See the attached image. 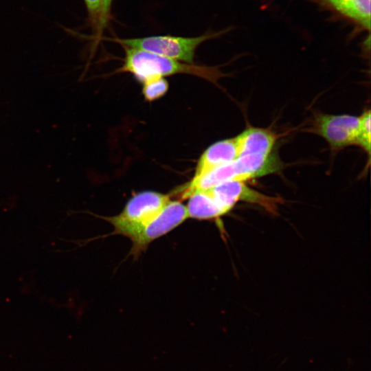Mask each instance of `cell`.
Masks as SVG:
<instances>
[{
    "instance_id": "cell-1",
    "label": "cell",
    "mask_w": 371,
    "mask_h": 371,
    "mask_svg": "<svg viewBox=\"0 0 371 371\" xmlns=\"http://www.w3.org/2000/svg\"><path fill=\"white\" fill-rule=\"evenodd\" d=\"M126 52L121 70L133 74L141 82L153 77H164L180 73L194 74L213 80L218 76L215 68L182 63L177 60L150 52L124 47Z\"/></svg>"
},
{
    "instance_id": "cell-2",
    "label": "cell",
    "mask_w": 371,
    "mask_h": 371,
    "mask_svg": "<svg viewBox=\"0 0 371 371\" xmlns=\"http://www.w3.org/2000/svg\"><path fill=\"white\" fill-rule=\"evenodd\" d=\"M170 197L169 194L153 191L141 192L128 201L119 214L101 218L113 225V234L131 239L161 211L170 200Z\"/></svg>"
},
{
    "instance_id": "cell-3",
    "label": "cell",
    "mask_w": 371,
    "mask_h": 371,
    "mask_svg": "<svg viewBox=\"0 0 371 371\" xmlns=\"http://www.w3.org/2000/svg\"><path fill=\"white\" fill-rule=\"evenodd\" d=\"M218 34L207 33L195 37L160 35L136 38H114L112 41L122 45L123 47L142 49L192 64L197 47L206 40Z\"/></svg>"
},
{
    "instance_id": "cell-4",
    "label": "cell",
    "mask_w": 371,
    "mask_h": 371,
    "mask_svg": "<svg viewBox=\"0 0 371 371\" xmlns=\"http://www.w3.org/2000/svg\"><path fill=\"white\" fill-rule=\"evenodd\" d=\"M188 218L186 205L179 201L170 200L154 218L131 238L130 254L137 258L151 242L168 234Z\"/></svg>"
},
{
    "instance_id": "cell-5",
    "label": "cell",
    "mask_w": 371,
    "mask_h": 371,
    "mask_svg": "<svg viewBox=\"0 0 371 371\" xmlns=\"http://www.w3.org/2000/svg\"><path fill=\"white\" fill-rule=\"evenodd\" d=\"M359 126V117L350 115H315L313 126L333 149H340L355 144Z\"/></svg>"
},
{
    "instance_id": "cell-6",
    "label": "cell",
    "mask_w": 371,
    "mask_h": 371,
    "mask_svg": "<svg viewBox=\"0 0 371 371\" xmlns=\"http://www.w3.org/2000/svg\"><path fill=\"white\" fill-rule=\"evenodd\" d=\"M238 156L239 146L236 137L217 142L202 154L192 179L199 178L218 166L232 162Z\"/></svg>"
},
{
    "instance_id": "cell-7",
    "label": "cell",
    "mask_w": 371,
    "mask_h": 371,
    "mask_svg": "<svg viewBox=\"0 0 371 371\" xmlns=\"http://www.w3.org/2000/svg\"><path fill=\"white\" fill-rule=\"evenodd\" d=\"M236 137L239 146V156L245 155L269 156L278 139L277 135L272 131L253 126L247 127Z\"/></svg>"
},
{
    "instance_id": "cell-8",
    "label": "cell",
    "mask_w": 371,
    "mask_h": 371,
    "mask_svg": "<svg viewBox=\"0 0 371 371\" xmlns=\"http://www.w3.org/2000/svg\"><path fill=\"white\" fill-rule=\"evenodd\" d=\"M188 199L186 207L188 218L211 220L227 213L207 190L196 192Z\"/></svg>"
},
{
    "instance_id": "cell-9",
    "label": "cell",
    "mask_w": 371,
    "mask_h": 371,
    "mask_svg": "<svg viewBox=\"0 0 371 371\" xmlns=\"http://www.w3.org/2000/svg\"><path fill=\"white\" fill-rule=\"evenodd\" d=\"M335 10L370 30L371 0H325Z\"/></svg>"
},
{
    "instance_id": "cell-10",
    "label": "cell",
    "mask_w": 371,
    "mask_h": 371,
    "mask_svg": "<svg viewBox=\"0 0 371 371\" xmlns=\"http://www.w3.org/2000/svg\"><path fill=\"white\" fill-rule=\"evenodd\" d=\"M370 117V109L365 111L359 116V126L355 144V145L360 146L367 153L369 158L371 144Z\"/></svg>"
},
{
    "instance_id": "cell-11",
    "label": "cell",
    "mask_w": 371,
    "mask_h": 371,
    "mask_svg": "<svg viewBox=\"0 0 371 371\" xmlns=\"http://www.w3.org/2000/svg\"><path fill=\"white\" fill-rule=\"evenodd\" d=\"M168 89V84L163 77H153L143 82L142 92L146 100L153 101L163 96Z\"/></svg>"
},
{
    "instance_id": "cell-12",
    "label": "cell",
    "mask_w": 371,
    "mask_h": 371,
    "mask_svg": "<svg viewBox=\"0 0 371 371\" xmlns=\"http://www.w3.org/2000/svg\"><path fill=\"white\" fill-rule=\"evenodd\" d=\"M113 0H100V8L98 21L95 27V41L100 39L104 29L108 25L111 18V10Z\"/></svg>"
},
{
    "instance_id": "cell-13",
    "label": "cell",
    "mask_w": 371,
    "mask_h": 371,
    "mask_svg": "<svg viewBox=\"0 0 371 371\" xmlns=\"http://www.w3.org/2000/svg\"><path fill=\"white\" fill-rule=\"evenodd\" d=\"M87 10L89 23L95 29L98 21L100 0H83Z\"/></svg>"
}]
</instances>
